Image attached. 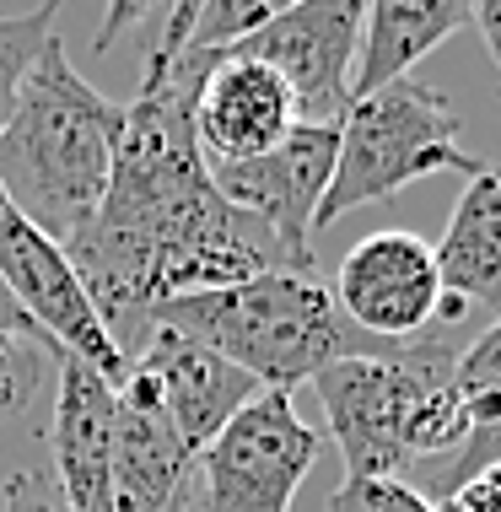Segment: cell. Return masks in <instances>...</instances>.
Listing matches in <instances>:
<instances>
[{
  "label": "cell",
  "instance_id": "25",
  "mask_svg": "<svg viewBox=\"0 0 501 512\" xmlns=\"http://www.w3.org/2000/svg\"><path fill=\"white\" fill-rule=\"evenodd\" d=\"M0 335H17V340H33V345H44V351H54V345L38 335V324L17 308V297L6 292V281H0ZM54 362H60V351H54Z\"/></svg>",
  "mask_w": 501,
  "mask_h": 512
},
{
  "label": "cell",
  "instance_id": "28",
  "mask_svg": "<svg viewBox=\"0 0 501 512\" xmlns=\"http://www.w3.org/2000/svg\"><path fill=\"white\" fill-rule=\"evenodd\" d=\"M184 507H189V491H184V496H178V502H173V507H167V512H184Z\"/></svg>",
  "mask_w": 501,
  "mask_h": 512
},
{
  "label": "cell",
  "instance_id": "4",
  "mask_svg": "<svg viewBox=\"0 0 501 512\" xmlns=\"http://www.w3.org/2000/svg\"><path fill=\"white\" fill-rule=\"evenodd\" d=\"M151 329H173L216 351L221 362L248 372L259 389H297V383H313L329 362L394 351V345H372L340 313L329 286L297 270H264L221 292L162 302L151 313Z\"/></svg>",
  "mask_w": 501,
  "mask_h": 512
},
{
  "label": "cell",
  "instance_id": "26",
  "mask_svg": "<svg viewBox=\"0 0 501 512\" xmlns=\"http://www.w3.org/2000/svg\"><path fill=\"white\" fill-rule=\"evenodd\" d=\"M130 22H151V6H141V0H119V6L103 17V33H97V44L108 49V44H114V38H119Z\"/></svg>",
  "mask_w": 501,
  "mask_h": 512
},
{
  "label": "cell",
  "instance_id": "11",
  "mask_svg": "<svg viewBox=\"0 0 501 512\" xmlns=\"http://www.w3.org/2000/svg\"><path fill=\"white\" fill-rule=\"evenodd\" d=\"M297 124H302L297 103H291L286 81L270 65L232 54V49L211 60V71L200 81V98H194V141H200L211 168L264 157Z\"/></svg>",
  "mask_w": 501,
  "mask_h": 512
},
{
  "label": "cell",
  "instance_id": "17",
  "mask_svg": "<svg viewBox=\"0 0 501 512\" xmlns=\"http://www.w3.org/2000/svg\"><path fill=\"white\" fill-rule=\"evenodd\" d=\"M453 394L464 405L469 432L501 421V313L491 329H480L464 351L453 356Z\"/></svg>",
  "mask_w": 501,
  "mask_h": 512
},
{
  "label": "cell",
  "instance_id": "3",
  "mask_svg": "<svg viewBox=\"0 0 501 512\" xmlns=\"http://www.w3.org/2000/svg\"><path fill=\"white\" fill-rule=\"evenodd\" d=\"M453 345L421 340L383 356H345L313 378L324 426L345 459V480L405 475L421 459H453L469 437L453 394Z\"/></svg>",
  "mask_w": 501,
  "mask_h": 512
},
{
  "label": "cell",
  "instance_id": "5",
  "mask_svg": "<svg viewBox=\"0 0 501 512\" xmlns=\"http://www.w3.org/2000/svg\"><path fill=\"white\" fill-rule=\"evenodd\" d=\"M480 168L485 162L458 146V108L437 87H421V81L405 76L394 87L372 92V98H351V108L340 114L334 178L313 227H329L356 205L394 200L415 178L431 173L475 178Z\"/></svg>",
  "mask_w": 501,
  "mask_h": 512
},
{
  "label": "cell",
  "instance_id": "1",
  "mask_svg": "<svg viewBox=\"0 0 501 512\" xmlns=\"http://www.w3.org/2000/svg\"><path fill=\"white\" fill-rule=\"evenodd\" d=\"M200 0L157 11L141 92L124 103L119 157L92 221L65 243L97 318L124 356L141 351L162 302L286 270L270 232L221 200L194 141V98L216 54L189 49Z\"/></svg>",
  "mask_w": 501,
  "mask_h": 512
},
{
  "label": "cell",
  "instance_id": "23",
  "mask_svg": "<svg viewBox=\"0 0 501 512\" xmlns=\"http://www.w3.org/2000/svg\"><path fill=\"white\" fill-rule=\"evenodd\" d=\"M491 464H501V421L464 437V448L453 453V469H448V480H442V491L458 486V480H469V475H480V469H491Z\"/></svg>",
  "mask_w": 501,
  "mask_h": 512
},
{
  "label": "cell",
  "instance_id": "9",
  "mask_svg": "<svg viewBox=\"0 0 501 512\" xmlns=\"http://www.w3.org/2000/svg\"><path fill=\"white\" fill-rule=\"evenodd\" d=\"M361 17H367L361 0H297V6H281L232 54L270 65L286 81L302 124H340V114L351 108Z\"/></svg>",
  "mask_w": 501,
  "mask_h": 512
},
{
  "label": "cell",
  "instance_id": "27",
  "mask_svg": "<svg viewBox=\"0 0 501 512\" xmlns=\"http://www.w3.org/2000/svg\"><path fill=\"white\" fill-rule=\"evenodd\" d=\"M469 22L480 27V38H485V49H491V60L501 65V0H480Z\"/></svg>",
  "mask_w": 501,
  "mask_h": 512
},
{
  "label": "cell",
  "instance_id": "20",
  "mask_svg": "<svg viewBox=\"0 0 501 512\" xmlns=\"http://www.w3.org/2000/svg\"><path fill=\"white\" fill-rule=\"evenodd\" d=\"M49 356H54V351H44V345H33V340L0 335V421L33 410L38 389H44Z\"/></svg>",
  "mask_w": 501,
  "mask_h": 512
},
{
  "label": "cell",
  "instance_id": "16",
  "mask_svg": "<svg viewBox=\"0 0 501 512\" xmlns=\"http://www.w3.org/2000/svg\"><path fill=\"white\" fill-rule=\"evenodd\" d=\"M437 254L442 292L464 297L469 308L501 313V168H485L464 184L442 243H431Z\"/></svg>",
  "mask_w": 501,
  "mask_h": 512
},
{
  "label": "cell",
  "instance_id": "21",
  "mask_svg": "<svg viewBox=\"0 0 501 512\" xmlns=\"http://www.w3.org/2000/svg\"><path fill=\"white\" fill-rule=\"evenodd\" d=\"M324 512H437V502H426L410 480L372 475V480H340L329 491Z\"/></svg>",
  "mask_w": 501,
  "mask_h": 512
},
{
  "label": "cell",
  "instance_id": "14",
  "mask_svg": "<svg viewBox=\"0 0 501 512\" xmlns=\"http://www.w3.org/2000/svg\"><path fill=\"white\" fill-rule=\"evenodd\" d=\"M194 453L173 432L157 389L130 362L114 389V512H167L189 491Z\"/></svg>",
  "mask_w": 501,
  "mask_h": 512
},
{
  "label": "cell",
  "instance_id": "8",
  "mask_svg": "<svg viewBox=\"0 0 501 512\" xmlns=\"http://www.w3.org/2000/svg\"><path fill=\"white\" fill-rule=\"evenodd\" d=\"M334 151H340V124H297L264 157L211 168L221 200L248 221H259L270 232V243L281 248L286 270L297 275H313V232H318L313 221L329 195Z\"/></svg>",
  "mask_w": 501,
  "mask_h": 512
},
{
  "label": "cell",
  "instance_id": "12",
  "mask_svg": "<svg viewBox=\"0 0 501 512\" xmlns=\"http://www.w3.org/2000/svg\"><path fill=\"white\" fill-rule=\"evenodd\" d=\"M130 362L151 378V389H157L167 421H173V432L189 442L194 459H200V453L227 432L232 415L264 394L248 372H238L232 362H221L216 351H205V345L173 335V329H146L141 351H135Z\"/></svg>",
  "mask_w": 501,
  "mask_h": 512
},
{
  "label": "cell",
  "instance_id": "22",
  "mask_svg": "<svg viewBox=\"0 0 501 512\" xmlns=\"http://www.w3.org/2000/svg\"><path fill=\"white\" fill-rule=\"evenodd\" d=\"M437 512H501V464L448 486L437 496Z\"/></svg>",
  "mask_w": 501,
  "mask_h": 512
},
{
  "label": "cell",
  "instance_id": "2",
  "mask_svg": "<svg viewBox=\"0 0 501 512\" xmlns=\"http://www.w3.org/2000/svg\"><path fill=\"white\" fill-rule=\"evenodd\" d=\"M119 130L124 103H108L54 33L22 76L0 130V195L65 248L108 195Z\"/></svg>",
  "mask_w": 501,
  "mask_h": 512
},
{
  "label": "cell",
  "instance_id": "24",
  "mask_svg": "<svg viewBox=\"0 0 501 512\" xmlns=\"http://www.w3.org/2000/svg\"><path fill=\"white\" fill-rule=\"evenodd\" d=\"M6 512H65V502H60V491H54L49 475L17 469V475L6 480Z\"/></svg>",
  "mask_w": 501,
  "mask_h": 512
},
{
  "label": "cell",
  "instance_id": "18",
  "mask_svg": "<svg viewBox=\"0 0 501 512\" xmlns=\"http://www.w3.org/2000/svg\"><path fill=\"white\" fill-rule=\"evenodd\" d=\"M54 17H60L54 0H44V6H33V11H17V17H0V130H6V119H11L22 76L33 71L38 49L54 38Z\"/></svg>",
  "mask_w": 501,
  "mask_h": 512
},
{
  "label": "cell",
  "instance_id": "6",
  "mask_svg": "<svg viewBox=\"0 0 501 512\" xmlns=\"http://www.w3.org/2000/svg\"><path fill=\"white\" fill-rule=\"evenodd\" d=\"M324 453V437L297 415L291 389H264L200 453L205 512H291V496Z\"/></svg>",
  "mask_w": 501,
  "mask_h": 512
},
{
  "label": "cell",
  "instance_id": "13",
  "mask_svg": "<svg viewBox=\"0 0 501 512\" xmlns=\"http://www.w3.org/2000/svg\"><path fill=\"white\" fill-rule=\"evenodd\" d=\"M54 389V491L65 512H114V383L60 356Z\"/></svg>",
  "mask_w": 501,
  "mask_h": 512
},
{
  "label": "cell",
  "instance_id": "10",
  "mask_svg": "<svg viewBox=\"0 0 501 512\" xmlns=\"http://www.w3.org/2000/svg\"><path fill=\"white\" fill-rule=\"evenodd\" d=\"M334 302L367 340H410L437 318L442 275L421 232H367L334 275Z\"/></svg>",
  "mask_w": 501,
  "mask_h": 512
},
{
  "label": "cell",
  "instance_id": "19",
  "mask_svg": "<svg viewBox=\"0 0 501 512\" xmlns=\"http://www.w3.org/2000/svg\"><path fill=\"white\" fill-rule=\"evenodd\" d=\"M281 6H264V0H200L194 11V33H189V49L200 54H227L238 49L243 38H254L264 22L275 17Z\"/></svg>",
  "mask_w": 501,
  "mask_h": 512
},
{
  "label": "cell",
  "instance_id": "7",
  "mask_svg": "<svg viewBox=\"0 0 501 512\" xmlns=\"http://www.w3.org/2000/svg\"><path fill=\"white\" fill-rule=\"evenodd\" d=\"M0 281H6V292L17 297V308L33 318L38 335L54 351L92 367L97 378H108L119 389L124 372H130V356L119 351L108 324L97 318L76 265L65 259V248L49 232H38L6 195H0Z\"/></svg>",
  "mask_w": 501,
  "mask_h": 512
},
{
  "label": "cell",
  "instance_id": "15",
  "mask_svg": "<svg viewBox=\"0 0 501 512\" xmlns=\"http://www.w3.org/2000/svg\"><path fill=\"white\" fill-rule=\"evenodd\" d=\"M469 17H475V6H464V0H372L361 17L351 98H372V92L405 81L410 65L426 60L437 44H448L458 27H469Z\"/></svg>",
  "mask_w": 501,
  "mask_h": 512
}]
</instances>
